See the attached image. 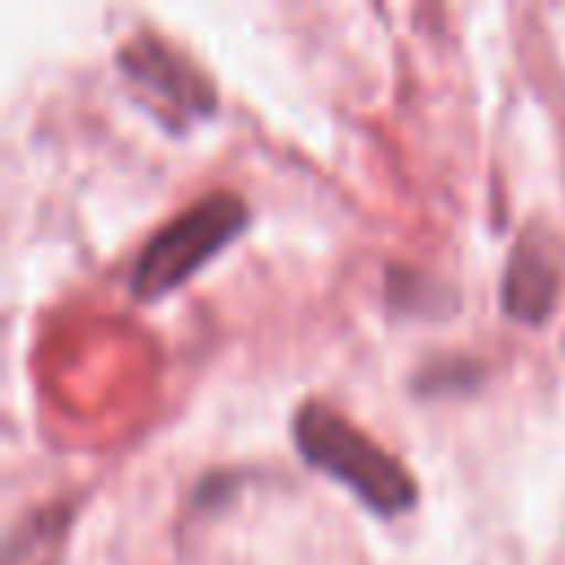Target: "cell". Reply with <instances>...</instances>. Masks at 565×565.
<instances>
[{
	"instance_id": "cell-1",
	"label": "cell",
	"mask_w": 565,
	"mask_h": 565,
	"mask_svg": "<svg viewBox=\"0 0 565 565\" xmlns=\"http://www.w3.org/2000/svg\"><path fill=\"white\" fill-rule=\"evenodd\" d=\"M291 437L309 468L349 486L371 512L397 516V512L415 508V477L388 450H380L362 428H353L344 415H335L331 406L305 402L291 419Z\"/></svg>"
},
{
	"instance_id": "cell-2",
	"label": "cell",
	"mask_w": 565,
	"mask_h": 565,
	"mask_svg": "<svg viewBox=\"0 0 565 565\" xmlns=\"http://www.w3.org/2000/svg\"><path fill=\"white\" fill-rule=\"evenodd\" d=\"M247 225V207L238 194L221 190V194H207L199 199L194 207H185L181 216H172L137 256L132 274H128V287L132 296L141 300H154V296H168L172 287H181L199 265H207L234 234H243Z\"/></svg>"
},
{
	"instance_id": "cell-3",
	"label": "cell",
	"mask_w": 565,
	"mask_h": 565,
	"mask_svg": "<svg viewBox=\"0 0 565 565\" xmlns=\"http://www.w3.org/2000/svg\"><path fill=\"white\" fill-rule=\"evenodd\" d=\"M119 71L124 79L141 93V102L172 128H190L194 119H207L216 110V88L207 84V75L177 49H168L159 35L137 31L124 49H119Z\"/></svg>"
},
{
	"instance_id": "cell-4",
	"label": "cell",
	"mask_w": 565,
	"mask_h": 565,
	"mask_svg": "<svg viewBox=\"0 0 565 565\" xmlns=\"http://www.w3.org/2000/svg\"><path fill=\"white\" fill-rule=\"evenodd\" d=\"M561 296V265L552 243L539 230H525L512 243L508 269H503V309L516 322H543Z\"/></svg>"
}]
</instances>
